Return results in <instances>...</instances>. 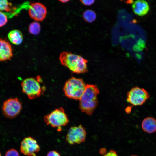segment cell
Returning a JSON list of instances; mask_svg holds the SVG:
<instances>
[{"instance_id": "16", "label": "cell", "mask_w": 156, "mask_h": 156, "mask_svg": "<svg viewBox=\"0 0 156 156\" xmlns=\"http://www.w3.org/2000/svg\"><path fill=\"white\" fill-rule=\"evenodd\" d=\"M28 30L30 34L34 35H38L40 31V25L38 22H34L29 25Z\"/></svg>"}, {"instance_id": "7", "label": "cell", "mask_w": 156, "mask_h": 156, "mask_svg": "<svg viewBox=\"0 0 156 156\" xmlns=\"http://www.w3.org/2000/svg\"><path fill=\"white\" fill-rule=\"evenodd\" d=\"M22 108L21 103L17 98H11L4 101L2 105L1 109L6 117L13 118L20 112Z\"/></svg>"}, {"instance_id": "19", "label": "cell", "mask_w": 156, "mask_h": 156, "mask_svg": "<svg viewBox=\"0 0 156 156\" xmlns=\"http://www.w3.org/2000/svg\"><path fill=\"white\" fill-rule=\"evenodd\" d=\"M5 156H20L18 151L14 149H11L6 153Z\"/></svg>"}, {"instance_id": "22", "label": "cell", "mask_w": 156, "mask_h": 156, "mask_svg": "<svg viewBox=\"0 0 156 156\" xmlns=\"http://www.w3.org/2000/svg\"><path fill=\"white\" fill-rule=\"evenodd\" d=\"M81 1L84 5H90L93 4L94 2V0H81Z\"/></svg>"}, {"instance_id": "26", "label": "cell", "mask_w": 156, "mask_h": 156, "mask_svg": "<svg viewBox=\"0 0 156 156\" xmlns=\"http://www.w3.org/2000/svg\"><path fill=\"white\" fill-rule=\"evenodd\" d=\"M0 156H1V154L0 153Z\"/></svg>"}, {"instance_id": "15", "label": "cell", "mask_w": 156, "mask_h": 156, "mask_svg": "<svg viewBox=\"0 0 156 156\" xmlns=\"http://www.w3.org/2000/svg\"><path fill=\"white\" fill-rule=\"evenodd\" d=\"M83 17L86 21L91 23L96 19V15L95 12L90 10H85L83 14Z\"/></svg>"}, {"instance_id": "12", "label": "cell", "mask_w": 156, "mask_h": 156, "mask_svg": "<svg viewBox=\"0 0 156 156\" xmlns=\"http://www.w3.org/2000/svg\"><path fill=\"white\" fill-rule=\"evenodd\" d=\"M132 8L134 12L140 16L145 15L149 10V7L148 3L143 0L135 1L132 5Z\"/></svg>"}, {"instance_id": "10", "label": "cell", "mask_w": 156, "mask_h": 156, "mask_svg": "<svg viewBox=\"0 0 156 156\" xmlns=\"http://www.w3.org/2000/svg\"><path fill=\"white\" fill-rule=\"evenodd\" d=\"M46 7L39 2L32 3L29 10L30 17L37 21H42L45 18L47 14Z\"/></svg>"}, {"instance_id": "24", "label": "cell", "mask_w": 156, "mask_h": 156, "mask_svg": "<svg viewBox=\"0 0 156 156\" xmlns=\"http://www.w3.org/2000/svg\"><path fill=\"white\" fill-rule=\"evenodd\" d=\"M59 1H60V2L62 3H65L69 1V0H59Z\"/></svg>"}, {"instance_id": "23", "label": "cell", "mask_w": 156, "mask_h": 156, "mask_svg": "<svg viewBox=\"0 0 156 156\" xmlns=\"http://www.w3.org/2000/svg\"><path fill=\"white\" fill-rule=\"evenodd\" d=\"M131 107H128L126 109V112L127 113H129L131 111Z\"/></svg>"}, {"instance_id": "13", "label": "cell", "mask_w": 156, "mask_h": 156, "mask_svg": "<svg viewBox=\"0 0 156 156\" xmlns=\"http://www.w3.org/2000/svg\"><path fill=\"white\" fill-rule=\"evenodd\" d=\"M141 127L144 131L151 133L156 131V119L152 117L144 118L141 123Z\"/></svg>"}, {"instance_id": "1", "label": "cell", "mask_w": 156, "mask_h": 156, "mask_svg": "<svg viewBox=\"0 0 156 156\" xmlns=\"http://www.w3.org/2000/svg\"><path fill=\"white\" fill-rule=\"evenodd\" d=\"M99 93V90L96 85H86L85 90L79 99V108L82 112L89 115L92 114L98 105L97 96Z\"/></svg>"}, {"instance_id": "9", "label": "cell", "mask_w": 156, "mask_h": 156, "mask_svg": "<svg viewBox=\"0 0 156 156\" xmlns=\"http://www.w3.org/2000/svg\"><path fill=\"white\" fill-rule=\"evenodd\" d=\"M21 152L27 156H36V153L40 150V147L37 141L30 136L22 140L20 147Z\"/></svg>"}, {"instance_id": "3", "label": "cell", "mask_w": 156, "mask_h": 156, "mask_svg": "<svg viewBox=\"0 0 156 156\" xmlns=\"http://www.w3.org/2000/svg\"><path fill=\"white\" fill-rule=\"evenodd\" d=\"M21 86L22 92L30 99L40 96L43 94L45 89L40 76L25 79L22 82Z\"/></svg>"}, {"instance_id": "11", "label": "cell", "mask_w": 156, "mask_h": 156, "mask_svg": "<svg viewBox=\"0 0 156 156\" xmlns=\"http://www.w3.org/2000/svg\"><path fill=\"white\" fill-rule=\"evenodd\" d=\"M13 56L11 45L6 40L0 38V61L10 60Z\"/></svg>"}, {"instance_id": "25", "label": "cell", "mask_w": 156, "mask_h": 156, "mask_svg": "<svg viewBox=\"0 0 156 156\" xmlns=\"http://www.w3.org/2000/svg\"><path fill=\"white\" fill-rule=\"evenodd\" d=\"M130 156H138L137 155H131Z\"/></svg>"}, {"instance_id": "14", "label": "cell", "mask_w": 156, "mask_h": 156, "mask_svg": "<svg viewBox=\"0 0 156 156\" xmlns=\"http://www.w3.org/2000/svg\"><path fill=\"white\" fill-rule=\"evenodd\" d=\"M8 36L10 42L15 45L21 44L23 40L22 33L18 30L11 31L8 33Z\"/></svg>"}, {"instance_id": "2", "label": "cell", "mask_w": 156, "mask_h": 156, "mask_svg": "<svg viewBox=\"0 0 156 156\" xmlns=\"http://www.w3.org/2000/svg\"><path fill=\"white\" fill-rule=\"evenodd\" d=\"M59 58L62 64L73 73H83L87 71L88 61L80 55L64 51L60 54Z\"/></svg>"}, {"instance_id": "8", "label": "cell", "mask_w": 156, "mask_h": 156, "mask_svg": "<svg viewBox=\"0 0 156 156\" xmlns=\"http://www.w3.org/2000/svg\"><path fill=\"white\" fill-rule=\"evenodd\" d=\"M86 135V129L82 125L73 126L69 129L66 140L70 145L80 144L85 142Z\"/></svg>"}, {"instance_id": "18", "label": "cell", "mask_w": 156, "mask_h": 156, "mask_svg": "<svg viewBox=\"0 0 156 156\" xmlns=\"http://www.w3.org/2000/svg\"><path fill=\"white\" fill-rule=\"evenodd\" d=\"M7 22L8 18L6 15L0 11V27L5 25Z\"/></svg>"}, {"instance_id": "20", "label": "cell", "mask_w": 156, "mask_h": 156, "mask_svg": "<svg viewBox=\"0 0 156 156\" xmlns=\"http://www.w3.org/2000/svg\"><path fill=\"white\" fill-rule=\"evenodd\" d=\"M103 156H118V155L116 151L111 149Z\"/></svg>"}, {"instance_id": "4", "label": "cell", "mask_w": 156, "mask_h": 156, "mask_svg": "<svg viewBox=\"0 0 156 156\" xmlns=\"http://www.w3.org/2000/svg\"><path fill=\"white\" fill-rule=\"evenodd\" d=\"M86 86L82 79L72 77L66 81L63 90L66 97L79 100L85 90Z\"/></svg>"}, {"instance_id": "6", "label": "cell", "mask_w": 156, "mask_h": 156, "mask_svg": "<svg viewBox=\"0 0 156 156\" xmlns=\"http://www.w3.org/2000/svg\"><path fill=\"white\" fill-rule=\"evenodd\" d=\"M127 101L134 106L143 105L148 99L150 95L144 88L138 86L133 88L127 93Z\"/></svg>"}, {"instance_id": "5", "label": "cell", "mask_w": 156, "mask_h": 156, "mask_svg": "<svg viewBox=\"0 0 156 156\" xmlns=\"http://www.w3.org/2000/svg\"><path fill=\"white\" fill-rule=\"evenodd\" d=\"M44 120L47 125L57 127L58 131H61L62 127L66 125L69 122L67 115L62 107L56 109L45 115Z\"/></svg>"}, {"instance_id": "21", "label": "cell", "mask_w": 156, "mask_h": 156, "mask_svg": "<svg viewBox=\"0 0 156 156\" xmlns=\"http://www.w3.org/2000/svg\"><path fill=\"white\" fill-rule=\"evenodd\" d=\"M46 156H60V153L55 150H52L49 152Z\"/></svg>"}, {"instance_id": "17", "label": "cell", "mask_w": 156, "mask_h": 156, "mask_svg": "<svg viewBox=\"0 0 156 156\" xmlns=\"http://www.w3.org/2000/svg\"><path fill=\"white\" fill-rule=\"evenodd\" d=\"M12 4L6 0H0V10L10 12Z\"/></svg>"}]
</instances>
